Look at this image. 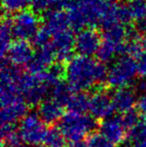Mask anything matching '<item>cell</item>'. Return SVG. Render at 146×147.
<instances>
[{
  "label": "cell",
  "instance_id": "obj_11",
  "mask_svg": "<svg viewBox=\"0 0 146 147\" xmlns=\"http://www.w3.org/2000/svg\"><path fill=\"white\" fill-rule=\"evenodd\" d=\"M33 48L32 45L28 41L25 40H16L12 42L11 46L9 47L6 58L11 63L17 66L27 65L31 61L33 57Z\"/></svg>",
  "mask_w": 146,
  "mask_h": 147
},
{
  "label": "cell",
  "instance_id": "obj_17",
  "mask_svg": "<svg viewBox=\"0 0 146 147\" xmlns=\"http://www.w3.org/2000/svg\"><path fill=\"white\" fill-rule=\"evenodd\" d=\"M127 25L117 22L102 28V41L111 43L113 45H120L126 42Z\"/></svg>",
  "mask_w": 146,
  "mask_h": 147
},
{
  "label": "cell",
  "instance_id": "obj_32",
  "mask_svg": "<svg viewBox=\"0 0 146 147\" xmlns=\"http://www.w3.org/2000/svg\"><path fill=\"white\" fill-rule=\"evenodd\" d=\"M136 91L139 93H141V95L146 94V79L143 78L140 81L137 82L136 84Z\"/></svg>",
  "mask_w": 146,
  "mask_h": 147
},
{
  "label": "cell",
  "instance_id": "obj_7",
  "mask_svg": "<svg viewBox=\"0 0 146 147\" xmlns=\"http://www.w3.org/2000/svg\"><path fill=\"white\" fill-rule=\"evenodd\" d=\"M101 36L94 28H84L75 35L74 49L77 55L91 57L96 54L101 45Z\"/></svg>",
  "mask_w": 146,
  "mask_h": 147
},
{
  "label": "cell",
  "instance_id": "obj_4",
  "mask_svg": "<svg viewBox=\"0 0 146 147\" xmlns=\"http://www.w3.org/2000/svg\"><path fill=\"white\" fill-rule=\"evenodd\" d=\"M138 74V67L135 58L129 55H122L115 60L108 69L107 83L113 88L128 87Z\"/></svg>",
  "mask_w": 146,
  "mask_h": 147
},
{
  "label": "cell",
  "instance_id": "obj_13",
  "mask_svg": "<svg viewBox=\"0 0 146 147\" xmlns=\"http://www.w3.org/2000/svg\"><path fill=\"white\" fill-rule=\"evenodd\" d=\"M55 59V55L50 45L37 49L34 53L31 61L26 65L29 73L38 74L43 71H46L50 66L53 65V60Z\"/></svg>",
  "mask_w": 146,
  "mask_h": 147
},
{
  "label": "cell",
  "instance_id": "obj_27",
  "mask_svg": "<svg viewBox=\"0 0 146 147\" xmlns=\"http://www.w3.org/2000/svg\"><path fill=\"white\" fill-rule=\"evenodd\" d=\"M86 145L87 147H115V144L104 137L100 132L90 134L86 140Z\"/></svg>",
  "mask_w": 146,
  "mask_h": 147
},
{
  "label": "cell",
  "instance_id": "obj_5",
  "mask_svg": "<svg viewBox=\"0 0 146 147\" xmlns=\"http://www.w3.org/2000/svg\"><path fill=\"white\" fill-rule=\"evenodd\" d=\"M45 123L37 113H28L20 122L19 133L24 143L30 146H40L44 143L47 133Z\"/></svg>",
  "mask_w": 146,
  "mask_h": 147
},
{
  "label": "cell",
  "instance_id": "obj_21",
  "mask_svg": "<svg viewBox=\"0 0 146 147\" xmlns=\"http://www.w3.org/2000/svg\"><path fill=\"white\" fill-rule=\"evenodd\" d=\"M128 139L133 147H146V116L140 118L137 125L130 130Z\"/></svg>",
  "mask_w": 146,
  "mask_h": 147
},
{
  "label": "cell",
  "instance_id": "obj_37",
  "mask_svg": "<svg viewBox=\"0 0 146 147\" xmlns=\"http://www.w3.org/2000/svg\"><path fill=\"white\" fill-rule=\"evenodd\" d=\"M136 1H146V0H136Z\"/></svg>",
  "mask_w": 146,
  "mask_h": 147
},
{
  "label": "cell",
  "instance_id": "obj_29",
  "mask_svg": "<svg viewBox=\"0 0 146 147\" xmlns=\"http://www.w3.org/2000/svg\"><path fill=\"white\" fill-rule=\"evenodd\" d=\"M54 3L55 0H30V6L34 12L47 11Z\"/></svg>",
  "mask_w": 146,
  "mask_h": 147
},
{
  "label": "cell",
  "instance_id": "obj_34",
  "mask_svg": "<svg viewBox=\"0 0 146 147\" xmlns=\"http://www.w3.org/2000/svg\"><path fill=\"white\" fill-rule=\"evenodd\" d=\"M119 147H133V145H132V143L130 142V140L127 138V139H125L122 143L119 144Z\"/></svg>",
  "mask_w": 146,
  "mask_h": 147
},
{
  "label": "cell",
  "instance_id": "obj_10",
  "mask_svg": "<svg viewBox=\"0 0 146 147\" xmlns=\"http://www.w3.org/2000/svg\"><path fill=\"white\" fill-rule=\"evenodd\" d=\"M126 130L121 116H111L100 124V133L115 145L121 144L125 140Z\"/></svg>",
  "mask_w": 146,
  "mask_h": 147
},
{
  "label": "cell",
  "instance_id": "obj_35",
  "mask_svg": "<svg viewBox=\"0 0 146 147\" xmlns=\"http://www.w3.org/2000/svg\"><path fill=\"white\" fill-rule=\"evenodd\" d=\"M141 43H142V47H143V50L146 51V35L141 39Z\"/></svg>",
  "mask_w": 146,
  "mask_h": 147
},
{
  "label": "cell",
  "instance_id": "obj_19",
  "mask_svg": "<svg viewBox=\"0 0 146 147\" xmlns=\"http://www.w3.org/2000/svg\"><path fill=\"white\" fill-rule=\"evenodd\" d=\"M12 38H13V34H12V19H10L8 16L3 15L2 23H1V34H0L2 58L5 57L8 49L11 46Z\"/></svg>",
  "mask_w": 146,
  "mask_h": 147
},
{
  "label": "cell",
  "instance_id": "obj_9",
  "mask_svg": "<svg viewBox=\"0 0 146 147\" xmlns=\"http://www.w3.org/2000/svg\"><path fill=\"white\" fill-rule=\"evenodd\" d=\"M75 36L71 29L61 31L52 36L50 42V47L53 50L55 58L59 62H68L72 58L74 49Z\"/></svg>",
  "mask_w": 146,
  "mask_h": 147
},
{
  "label": "cell",
  "instance_id": "obj_12",
  "mask_svg": "<svg viewBox=\"0 0 146 147\" xmlns=\"http://www.w3.org/2000/svg\"><path fill=\"white\" fill-rule=\"evenodd\" d=\"M43 25L51 32L52 36L61 31L71 29L69 18L63 9H49L44 12Z\"/></svg>",
  "mask_w": 146,
  "mask_h": 147
},
{
  "label": "cell",
  "instance_id": "obj_2",
  "mask_svg": "<svg viewBox=\"0 0 146 147\" xmlns=\"http://www.w3.org/2000/svg\"><path fill=\"white\" fill-rule=\"evenodd\" d=\"M66 83L74 92H84L107 81L105 64L92 57L76 55L64 66Z\"/></svg>",
  "mask_w": 146,
  "mask_h": 147
},
{
  "label": "cell",
  "instance_id": "obj_3",
  "mask_svg": "<svg viewBox=\"0 0 146 147\" xmlns=\"http://www.w3.org/2000/svg\"><path fill=\"white\" fill-rule=\"evenodd\" d=\"M58 128L65 139L70 142L82 141L96 128V121L91 115L69 111L61 118Z\"/></svg>",
  "mask_w": 146,
  "mask_h": 147
},
{
  "label": "cell",
  "instance_id": "obj_24",
  "mask_svg": "<svg viewBox=\"0 0 146 147\" xmlns=\"http://www.w3.org/2000/svg\"><path fill=\"white\" fill-rule=\"evenodd\" d=\"M126 4L132 20H136L137 22L146 18V1L130 0Z\"/></svg>",
  "mask_w": 146,
  "mask_h": 147
},
{
  "label": "cell",
  "instance_id": "obj_8",
  "mask_svg": "<svg viewBox=\"0 0 146 147\" xmlns=\"http://www.w3.org/2000/svg\"><path fill=\"white\" fill-rule=\"evenodd\" d=\"M88 111L95 119H107L111 117L115 111L112 96L103 89H99L89 96Z\"/></svg>",
  "mask_w": 146,
  "mask_h": 147
},
{
  "label": "cell",
  "instance_id": "obj_15",
  "mask_svg": "<svg viewBox=\"0 0 146 147\" xmlns=\"http://www.w3.org/2000/svg\"><path fill=\"white\" fill-rule=\"evenodd\" d=\"M28 114V104L24 98H20L1 107V124H15Z\"/></svg>",
  "mask_w": 146,
  "mask_h": 147
},
{
  "label": "cell",
  "instance_id": "obj_36",
  "mask_svg": "<svg viewBox=\"0 0 146 147\" xmlns=\"http://www.w3.org/2000/svg\"><path fill=\"white\" fill-rule=\"evenodd\" d=\"M37 147H47L46 145H40V146H37Z\"/></svg>",
  "mask_w": 146,
  "mask_h": 147
},
{
  "label": "cell",
  "instance_id": "obj_28",
  "mask_svg": "<svg viewBox=\"0 0 146 147\" xmlns=\"http://www.w3.org/2000/svg\"><path fill=\"white\" fill-rule=\"evenodd\" d=\"M122 118L123 124L125 125L127 130L130 131L132 128H134L135 126L137 125V123L139 122L140 118L138 116V113L136 112L135 110H131L129 112H126L121 116Z\"/></svg>",
  "mask_w": 146,
  "mask_h": 147
},
{
  "label": "cell",
  "instance_id": "obj_22",
  "mask_svg": "<svg viewBox=\"0 0 146 147\" xmlns=\"http://www.w3.org/2000/svg\"><path fill=\"white\" fill-rule=\"evenodd\" d=\"M74 91L70 88V86L66 83V82L60 81L53 87L52 92H51V96L49 98H52L56 100L57 102L61 103L63 106H66L67 102H68L69 98L71 95L73 94Z\"/></svg>",
  "mask_w": 146,
  "mask_h": 147
},
{
  "label": "cell",
  "instance_id": "obj_23",
  "mask_svg": "<svg viewBox=\"0 0 146 147\" xmlns=\"http://www.w3.org/2000/svg\"><path fill=\"white\" fill-rule=\"evenodd\" d=\"M44 144L47 147H65V137L59 128H49L44 139Z\"/></svg>",
  "mask_w": 146,
  "mask_h": 147
},
{
  "label": "cell",
  "instance_id": "obj_30",
  "mask_svg": "<svg viewBox=\"0 0 146 147\" xmlns=\"http://www.w3.org/2000/svg\"><path fill=\"white\" fill-rule=\"evenodd\" d=\"M137 67H138L139 75L146 78V51H144L137 60Z\"/></svg>",
  "mask_w": 146,
  "mask_h": 147
},
{
  "label": "cell",
  "instance_id": "obj_20",
  "mask_svg": "<svg viewBox=\"0 0 146 147\" xmlns=\"http://www.w3.org/2000/svg\"><path fill=\"white\" fill-rule=\"evenodd\" d=\"M89 106V96L84 92H73L69 98L66 107L71 112L84 113L88 110Z\"/></svg>",
  "mask_w": 146,
  "mask_h": 147
},
{
  "label": "cell",
  "instance_id": "obj_18",
  "mask_svg": "<svg viewBox=\"0 0 146 147\" xmlns=\"http://www.w3.org/2000/svg\"><path fill=\"white\" fill-rule=\"evenodd\" d=\"M2 145L4 147H20L22 142L19 129L15 124H1Z\"/></svg>",
  "mask_w": 146,
  "mask_h": 147
},
{
  "label": "cell",
  "instance_id": "obj_6",
  "mask_svg": "<svg viewBox=\"0 0 146 147\" xmlns=\"http://www.w3.org/2000/svg\"><path fill=\"white\" fill-rule=\"evenodd\" d=\"M40 28V22L36 13L31 10H23L15 13L12 18V34L17 40L33 39Z\"/></svg>",
  "mask_w": 146,
  "mask_h": 147
},
{
  "label": "cell",
  "instance_id": "obj_31",
  "mask_svg": "<svg viewBox=\"0 0 146 147\" xmlns=\"http://www.w3.org/2000/svg\"><path fill=\"white\" fill-rule=\"evenodd\" d=\"M137 107H138V110L146 116V94L141 95L138 98Z\"/></svg>",
  "mask_w": 146,
  "mask_h": 147
},
{
  "label": "cell",
  "instance_id": "obj_14",
  "mask_svg": "<svg viewBox=\"0 0 146 147\" xmlns=\"http://www.w3.org/2000/svg\"><path fill=\"white\" fill-rule=\"evenodd\" d=\"M111 96L115 110L123 114L134 110V106L138 102L136 91L129 87L116 89Z\"/></svg>",
  "mask_w": 146,
  "mask_h": 147
},
{
  "label": "cell",
  "instance_id": "obj_1",
  "mask_svg": "<svg viewBox=\"0 0 146 147\" xmlns=\"http://www.w3.org/2000/svg\"><path fill=\"white\" fill-rule=\"evenodd\" d=\"M117 0H65L64 9L72 30L101 26L104 28L119 22Z\"/></svg>",
  "mask_w": 146,
  "mask_h": 147
},
{
  "label": "cell",
  "instance_id": "obj_16",
  "mask_svg": "<svg viewBox=\"0 0 146 147\" xmlns=\"http://www.w3.org/2000/svg\"><path fill=\"white\" fill-rule=\"evenodd\" d=\"M63 107L64 106L61 103L57 102L52 98H48L38 106L37 114L44 123L52 124L60 121L63 117Z\"/></svg>",
  "mask_w": 146,
  "mask_h": 147
},
{
  "label": "cell",
  "instance_id": "obj_26",
  "mask_svg": "<svg viewBox=\"0 0 146 147\" xmlns=\"http://www.w3.org/2000/svg\"><path fill=\"white\" fill-rule=\"evenodd\" d=\"M28 5H30V0H2L3 10L7 13L23 11Z\"/></svg>",
  "mask_w": 146,
  "mask_h": 147
},
{
  "label": "cell",
  "instance_id": "obj_33",
  "mask_svg": "<svg viewBox=\"0 0 146 147\" xmlns=\"http://www.w3.org/2000/svg\"><path fill=\"white\" fill-rule=\"evenodd\" d=\"M65 147H87V145L84 141H72L66 144Z\"/></svg>",
  "mask_w": 146,
  "mask_h": 147
},
{
  "label": "cell",
  "instance_id": "obj_25",
  "mask_svg": "<svg viewBox=\"0 0 146 147\" xmlns=\"http://www.w3.org/2000/svg\"><path fill=\"white\" fill-rule=\"evenodd\" d=\"M52 39V34L51 32L45 27L44 25H42L39 28L38 32L36 33V35L34 36V38L32 39V43L37 49L42 48V47L48 46L51 42Z\"/></svg>",
  "mask_w": 146,
  "mask_h": 147
}]
</instances>
